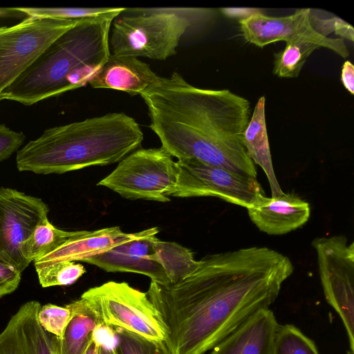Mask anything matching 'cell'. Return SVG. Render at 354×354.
<instances>
[{"label":"cell","instance_id":"4316f807","mask_svg":"<svg viewBox=\"0 0 354 354\" xmlns=\"http://www.w3.org/2000/svg\"><path fill=\"white\" fill-rule=\"evenodd\" d=\"M111 8H30L17 7L16 9L27 17L55 19L62 20H79L94 17L113 11Z\"/></svg>","mask_w":354,"mask_h":354},{"label":"cell","instance_id":"ffe728a7","mask_svg":"<svg viewBox=\"0 0 354 354\" xmlns=\"http://www.w3.org/2000/svg\"><path fill=\"white\" fill-rule=\"evenodd\" d=\"M66 306L72 317L63 337H57L59 354H84L98 322L80 298Z\"/></svg>","mask_w":354,"mask_h":354},{"label":"cell","instance_id":"e0dca14e","mask_svg":"<svg viewBox=\"0 0 354 354\" xmlns=\"http://www.w3.org/2000/svg\"><path fill=\"white\" fill-rule=\"evenodd\" d=\"M137 235L138 232L125 233L118 226L92 231L78 230L59 248L34 261V266L37 268L63 261H83Z\"/></svg>","mask_w":354,"mask_h":354},{"label":"cell","instance_id":"7a4b0ae2","mask_svg":"<svg viewBox=\"0 0 354 354\" xmlns=\"http://www.w3.org/2000/svg\"><path fill=\"white\" fill-rule=\"evenodd\" d=\"M140 95L150 129L171 156L257 178L243 142L251 118L246 98L228 89L194 86L177 72L158 76Z\"/></svg>","mask_w":354,"mask_h":354},{"label":"cell","instance_id":"44dd1931","mask_svg":"<svg viewBox=\"0 0 354 354\" xmlns=\"http://www.w3.org/2000/svg\"><path fill=\"white\" fill-rule=\"evenodd\" d=\"M152 248L151 259L163 268L171 283L190 276L199 266V261L194 259L193 252L177 243L161 241L156 236Z\"/></svg>","mask_w":354,"mask_h":354},{"label":"cell","instance_id":"836d02e7","mask_svg":"<svg viewBox=\"0 0 354 354\" xmlns=\"http://www.w3.org/2000/svg\"><path fill=\"white\" fill-rule=\"evenodd\" d=\"M21 15L22 13L18 11L16 8H0V18L17 17Z\"/></svg>","mask_w":354,"mask_h":354},{"label":"cell","instance_id":"4dcf8cb0","mask_svg":"<svg viewBox=\"0 0 354 354\" xmlns=\"http://www.w3.org/2000/svg\"><path fill=\"white\" fill-rule=\"evenodd\" d=\"M21 274L13 266L0 260V299L17 290L21 279Z\"/></svg>","mask_w":354,"mask_h":354},{"label":"cell","instance_id":"d590c367","mask_svg":"<svg viewBox=\"0 0 354 354\" xmlns=\"http://www.w3.org/2000/svg\"><path fill=\"white\" fill-rule=\"evenodd\" d=\"M116 347L100 346L99 354H117Z\"/></svg>","mask_w":354,"mask_h":354},{"label":"cell","instance_id":"cb8c5ba5","mask_svg":"<svg viewBox=\"0 0 354 354\" xmlns=\"http://www.w3.org/2000/svg\"><path fill=\"white\" fill-rule=\"evenodd\" d=\"M273 354H319L313 340L293 324L279 325Z\"/></svg>","mask_w":354,"mask_h":354},{"label":"cell","instance_id":"8d00e7d4","mask_svg":"<svg viewBox=\"0 0 354 354\" xmlns=\"http://www.w3.org/2000/svg\"><path fill=\"white\" fill-rule=\"evenodd\" d=\"M0 101H1V99H0ZM1 124H0V126H1Z\"/></svg>","mask_w":354,"mask_h":354},{"label":"cell","instance_id":"2e32d148","mask_svg":"<svg viewBox=\"0 0 354 354\" xmlns=\"http://www.w3.org/2000/svg\"><path fill=\"white\" fill-rule=\"evenodd\" d=\"M279 325L269 308L260 309L217 344L209 354H273Z\"/></svg>","mask_w":354,"mask_h":354},{"label":"cell","instance_id":"277c9868","mask_svg":"<svg viewBox=\"0 0 354 354\" xmlns=\"http://www.w3.org/2000/svg\"><path fill=\"white\" fill-rule=\"evenodd\" d=\"M124 9L79 20L0 94L1 100L30 106L88 84L111 55V24Z\"/></svg>","mask_w":354,"mask_h":354},{"label":"cell","instance_id":"d6986e66","mask_svg":"<svg viewBox=\"0 0 354 354\" xmlns=\"http://www.w3.org/2000/svg\"><path fill=\"white\" fill-rule=\"evenodd\" d=\"M266 97H260L243 134V142L248 157L259 165L270 183L272 197L283 192L274 171L266 122Z\"/></svg>","mask_w":354,"mask_h":354},{"label":"cell","instance_id":"9c48e42d","mask_svg":"<svg viewBox=\"0 0 354 354\" xmlns=\"http://www.w3.org/2000/svg\"><path fill=\"white\" fill-rule=\"evenodd\" d=\"M79 20L27 17L15 25L0 27V94Z\"/></svg>","mask_w":354,"mask_h":354},{"label":"cell","instance_id":"83f0119b","mask_svg":"<svg viewBox=\"0 0 354 354\" xmlns=\"http://www.w3.org/2000/svg\"><path fill=\"white\" fill-rule=\"evenodd\" d=\"M71 317V311L66 306H59L52 304L41 306L37 313L41 327L59 339L63 337Z\"/></svg>","mask_w":354,"mask_h":354},{"label":"cell","instance_id":"8992f818","mask_svg":"<svg viewBox=\"0 0 354 354\" xmlns=\"http://www.w3.org/2000/svg\"><path fill=\"white\" fill-rule=\"evenodd\" d=\"M80 299L98 324L151 339H165L164 327L147 293L126 282L108 281L89 288Z\"/></svg>","mask_w":354,"mask_h":354},{"label":"cell","instance_id":"8fae6325","mask_svg":"<svg viewBox=\"0 0 354 354\" xmlns=\"http://www.w3.org/2000/svg\"><path fill=\"white\" fill-rule=\"evenodd\" d=\"M49 208L40 198L0 187V260L21 273L29 266L21 252L22 243L35 226L48 217Z\"/></svg>","mask_w":354,"mask_h":354},{"label":"cell","instance_id":"6da1fadb","mask_svg":"<svg viewBox=\"0 0 354 354\" xmlns=\"http://www.w3.org/2000/svg\"><path fill=\"white\" fill-rule=\"evenodd\" d=\"M294 271L291 260L252 246L205 257L190 276L146 292L171 354H205L257 310L274 302Z\"/></svg>","mask_w":354,"mask_h":354},{"label":"cell","instance_id":"4fadbf2b","mask_svg":"<svg viewBox=\"0 0 354 354\" xmlns=\"http://www.w3.org/2000/svg\"><path fill=\"white\" fill-rule=\"evenodd\" d=\"M158 233L156 227L138 232L135 238L83 262L95 265L106 272H134L146 275L158 283H170L163 268L150 258L153 252L152 241Z\"/></svg>","mask_w":354,"mask_h":354},{"label":"cell","instance_id":"ac0fdd59","mask_svg":"<svg viewBox=\"0 0 354 354\" xmlns=\"http://www.w3.org/2000/svg\"><path fill=\"white\" fill-rule=\"evenodd\" d=\"M157 77L150 66L138 58L111 54L88 84L94 88L117 90L133 96L140 95Z\"/></svg>","mask_w":354,"mask_h":354},{"label":"cell","instance_id":"ba28073f","mask_svg":"<svg viewBox=\"0 0 354 354\" xmlns=\"http://www.w3.org/2000/svg\"><path fill=\"white\" fill-rule=\"evenodd\" d=\"M319 275L326 300L337 313L346 328L349 349L354 354V243L344 235L315 239Z\"/></svg>","mask_w":354,"mask_h":354},{"label":"cell","instance_id":"3957f363","mask_svg":"<svg viewBox=\"0 0 354 354\" xmlns=\"http://www.w3.org/2000/svg\"><path fill=\"white\" fill-rule=\"evenodd\" d=\"M143 140L138 122L123 113H110L46 129L17 152L19 171L63 174L120 162Z\"/></svg>","mask_w":354,"mask_h":354},{"label":"cell","instance_id":"d4e9b609","mask_svg":"<svg viewBox=\"0 0 354 354\" xmlns=\"http://www.w3.org/2000/svg\"><path fill=\"white\" fill-rule=\"evenodd\" d=\"M35 270L43 288L71 285L86 272L82 264L69 261L56 262Z\"/></svg>","mask_w":354,"mask_h":354},{"label":"cell","instance_id":"5bb4252c","mask_svg":"<svg viewBox=\"0 0 354 354\" xmlns=\"http://www.w3.org/2000/svg\"><path fill=\"white\" fill-rule=\"evenodd\" d=\"M41 305L23 304L0 332V354H59L57 337L47 333L37 319Z\"/></svg>","mask_w":354,"mask_h":354},{"label":"cell","instance_id":"30bf717a","mask_svg":"<svg viewBox=\"0 0 354 354\" xmlns=\"http://www.w3.org/2000/svg\"><path fill=\"white\" fill-rule=\"evenodd\" d=\"M176 184L170 196H213L246 209L263 190L257 178L192 159L178 160Z\"/></svg>","mask_w":354,"mask_h":354},{"label":"cell","instance_id":"7402d4cb","mask_svg":"<svg viewBox=\"0 0 354 354\" xmlns=\"http://www.w3.org/2000/svg\"><path fill=\"white\" fill-rule=\"evenodd\" d=\"M78 231H65L55 227L48 217L40 221L30 236L22 243L21 252L30 264L50 253Z\"/></svg>","mask_w":354,"mask_h":354},{"label":"cell","instance_id":"1f68e13d","mask_svg":"<svg viewBox=\"0 0 354 354\" xmlns=\"http://www.w3.org/2000/svg\"><path fill=\"white\" fill-rule=\"evenodd\" d=\"M341 82L344 88L350 93L354 94V66L350 61H346L342 68Z\"/></svg>","mask_w":354,"mask_h":354},{"label":"cell","instance_id":"9a60e30c","mask_svg":"<svg viewBox=\"0 0 354 354\" xmlns=\"http://www.w3.org/2000/svg\"><path fill=\"white\" fill-rule=\"evenodd\" d=\"M247 210L257 227L269 235H282L298 229L310 216L308 203L298 196L284 192L274 197L259 194Z\"/></svg>","mask_w":354,"mask_h":354},{"label":"cell","instance_id":"52a82bcc","mask_svg":"<svg viewBox=\"0 0 354 354\" xmlns=\"http://www.w3.org/2000/svg\"><path fill=\"white\" fill-rule=\"evenodd\" d=\"M178 177L176 162L163 148L135 150L97 185L128 199L168 202Z\"/></svg>","mask_w":354,"mask_h":354},{"label":"cell","instance_id":"7c38bea8","mask_svg":"<svg viewBox=\"0 0 354 354\" xmlns=\"http://www.w3.org/2000/svg\"><path fill=\"white\" fill-rule=\"evenodd\" d=\"M310 8L297 10L283 17H270L257 11L240 19V30L245 40L259 48L280 41L286 43L308 39L333 50L343 58L349 55L344 40L317 32L310 21Z\"/></svg>","mask_w":354,"mask_h":354},{"label":"cell","instance_id":"d6a6232c","mask_svg":"<svg viewBox=\"0 0 354 354\" xmlns=\"http://www.w3.org/2000/svg\"><path fill=\"white\" fill-rule=\"evenodd\" d=\"M221 11L227 17H241V19H244L250 15L259 11L256 9L250 8H222Z\"/></svg>","mask_w":354,"mask_h":354},{"label":"cell","instance_id":"f546056e","mask_svg":"<svg viewBox=\"0 0 354 354\" xmlns=\"http://www.w3.org/2000/svg\"><path fill=\"white\" fill-rule=\"evenodd\" d=\"M26 139L22 132L15 131L5 124L0 126V162L18 151Z\"/></svg>","mask_w":354,"mask_h":354},{"label":"cell","instance_id":"484cf974","mask_svg":"<svg viewBox=\"0 0 354 354\" xmlns=\"http://www.w3.org/2000/svg\"><path fill=\"white\" fill-rule=\"evenodd\" d=\"M115 330L117 354H171L164 341L149 339L120 328Z\"/></svg>","mask_w":354,"mask_h":354},{"label":"cell","instance_id":"e575fe53","mask_svg":"<svg viewBox=\"0 0 354 354\" xmlns=\"http://www.w3.org/2000/svg\"><path fill=\"white\" fill-rule=\"evenodd\" d=\"M100 346L93 340V337L84 354H99Z\"/></svg>","mask_w":354,"mask_h":354},{"label":"cell","instance_id":"603a6c76","mask_svg":"<svg viewBox=\"0 0 354 354\" xmlns=\"http://www.w3.org/2000/svg\"><path fill=\"white\" fill-rule=\"evenodd\" d=\"M321 46L308 39L286 43V47L274 54L272 73L281 78L297 77L307 59Z\"/></svg>","mask_w":354,"mask_h":354},{"label":"cell","instance_id":"f1b7e54d","mask_svg":"<svg viewBox=\"0 0 354 354\" xmlns=\"http://www.w3.org/2000/svg\"><path fill=\"white\" fill-rule=\"evenodd\" d=\"M310 21L313 29L323 36L328 37L330 33L335 32L342 39L354 40L353 26L338 17H325L311 9Z\"/></svg>","mask_w":354,"mask_h":354},{"label":"cell","instance_id":"5b68a950","mask_svg":"<svg viewBox=\"0 0 354 354\" xmlns=\"http://www.w3.org/2000/svg\"><path fill=\"white\" fill-rule=\"evenodd\" d=\"M209 8H126L113 21L111 55L165 60L176 53L182 37L191 28L214 17Z\"/></svg>","mask_w":354,"mask_h":354}]
</instances>
